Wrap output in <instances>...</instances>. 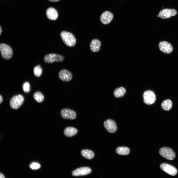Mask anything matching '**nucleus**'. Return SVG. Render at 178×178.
I'll use <instances>...</instances> for the list:
<instances>
[{
    "label": "nucleus",
    "instance_id": "nucleus-5",
    "mask_svg": "<svg viewBox=\"0 0 178 178\" xmlns=\"http://www.w3.org/2000/svg\"><path fill=\"white\" fill-rule=\"evenodd\" d=\"M24 101L23 96L21 94L16 95L13 97L10 101V106L13 109L18 108L23 104Z\"/></svg>",
    "mask_w": 178,
    "mask_h": 178
},
{
    "label": "nucleus",
    "instance_id": "nucleus-28",
    "mask_svg": "<svg viewBox=\"0 0 178 178\" xmlns=\"http://www.w3.org/2000/svg\"><path fill=\"white\" fill-rule=\"evenodd\" d=\"M0 178H5V177L4 175L0 173Z\"/></svg>",
    "mask_w": 178,
    "mask_h": 178
},
{
    "label": "nucleus",
    "instance_id": "nucleus-13",
    "mask_svg": "<svg viewBox=\"0 0 178 178\" xmlns=\"http://www.w3.org/2000/svg\"><path fill=\"white\" fill-rule=\"evenodd\" d=\"M58 75L60 79L64 82H68L70 81L72 78V75L71 72L66 69H63L61 70Z\"/></svg>",
    "mask_w": 178,
    "mask_h": 178
},
{
    "label": "nucleus",
    "instance_id": "nucleus-6",
    "mask_svg": "<svg viewBox=\"0 0 178 178\" xmlns=\"http://www.w3.org/2000/svg\"><path fill=\"white\" fill-rule=\"evenodd\" d=\"M159 153L161 156L168 160H173L175 157V152L169 148L164 147L161 148L160 150Z\"/></svg>",
    "mask_w": 178,
    "mask_h": 178
},
{
    "label": "nucleus",
    "instance_id": "nucleus-14",
    "mask_svg": "<svg viewBox=\"0 0 178 178\" xmlns=\"http://www.w3.org/2000/svg\"><path fill=\"white\" fill-rule=\"evenodd\" d=\"M113 17V14L111 12L106 11L101 15L100 21L103 24H106L110 23Z\"/></svg>",
    "mask_w": 178,
    "mask_h": 178
},
{
    "label": "nucleus",
    "instance_id": "nucleus-19",
    "mask_svg": "<svg viewBox=\"0 0 178 178\" xmlns=\"http://www.w3.org/2000/svg\"><path fill=\"white\" fill-rule=\"evenodd\" d=\"M81 154L83 157L88 159L93 158L94 156V154L92 151L87 149L82 150Z\"/></svg>",
    "mask_w": 178,
    "mask_h": 178
},
{
    "label": "nucleus",
    "instance_id": "nucleus-22",
    "mask_svg": "<svg viewBox=\"0 0 178 178\" xmlns=\"http://www.w3.org/2000/svg\"><path fill=\"white\" fill-rule=\"evenodd\" d=\"M33 97L35 100L39 103L42 102L44 99V97L43 94L40 92L38 91L35 93Z\"/></svg>",
    "mask_w": 178,
    "mask_h": 178
},
{
    "label": "nucleus",
    "instance_id": "nucleus-27",
    "mask_svg": "<svg viewBox=\"0 0 178 178\" xmlns=\"http://www.w3.org/2000/svg\"><path fill=\"white\" fill-rule=\"evenodd\" d=\"M49 1L52 2H56L59 1L60 0H48Z\"/></svg>",
    "mask_w": 178,
    "mask_h": 178
},
{
    "label": "nucleus",
    "instance_id": "nucleus-10",
    "mask_svg": "<svg viewBox=\"0 0 178 178\" xmlns=\"http://www.w3.org/2000/svg\"><path fill=\"white\" fill-rule=\"evenodd\" d=\"M104 126L106 130L110 133H115L117 130L116 123L113 120L111 119H108L105 121Z\"/></svg>",
    "mask_w": 178,
    "mask_h": 178
},
{
    "label": "nucleus",
    "instance_id": "nucleus-29",
    "mask_svg": "<svg viewBox=\"0 0 178 178\" xmlns=\"http://www.w3.org/2000/svg\"><path fill=\"white\" fill-rule=\"evenodd\" d=\"M0 35L1 34V32H2V30L1 28V26H0Z\"/></svg>",
    "mask_w": 178,
    "mask_h": 178
},
{
    "label": "nucleus",
    "instance_id": "nucleus-21",
    "mask_svg": "<svg viewBox=\"0 0 178 178\" xmlns=\"http://www.w3.org/2000/svg\"><path fill=\"white\" fill-rule=\"evenodd\" d=\"M130 152L129 148L126 147H119L116 149V153L121 155H128L129 154Z\"/></svg>",
    "mask_w": 178,
    "mask_h": 178
},
{
    "label": "nucleus",
    "instance_id": "nucleus-9",
    "mask_svg": "<svg viewBox=\"0 0 178 178\" xmlns=\"http://www.w3.org/2000/svg\"><path fill=\"white\" fill-rule=\"evenodd\" d=\"M160 167L162 170L171 176L175 175L178 172L177 170L174 167L167 163L162 164Z\"/></svg>",
    "mask_w": 178,
    "mask_h": 178
},
{
    "label": "nucleus",
    "instance_id": "nucleus-3",
    "mask_svg": "<svg viewBox=\"0 0 178 178\" xmlns=\"http://www.w3.org/2000/svg\"><path fill=\"white\" fill-rule=\"evenodd\" d=\"M143 102L147 105H151L154 103L156 100V96L152 91L148 90L145 91L143 94Z\"/></svg>",
    "mask_w": 178,
    "mask_h": 178
},
{
    "label": "nucleus",
    "instance_id": "nucleus-12",
    "mask_svg": "<svg viewBox=\"0 0 178 178\" xmlns=\"http://www.w3.org/2000/svg\"><path fill=\"white\" fill-rule=\"evenodd\" d=\"M91 172V170L90 168L88 167H82L74 171L72 175L74 176H85L90 174Z\"/></svg>",
    "mask_w": 178,
    "mask_h": 178
},
{
    "label": "nucleus",
    "instance_id": "nucleus-1",
    "mask_svg": "<svg viewBox=\"0 0 178 178\" xmlns=\"http://www.w3.org/2000/svg\"><path fill=\"white\" fill-rule=\"evenodd\" d=\"M60 36L64 43L69 47L74 46L76 43V39L74 36L71 33L66 31L62 32Z\"/></svg>",
    "mask_w": 178,
    "mask_h": 178
},
{
    "label": "nucleus",
    "instance_id": "nucleus-16",
    "mask_svg": "<svg viewBox=\"0 0 178 178\" xmlns=\"http://www.w3.org/2000/svg\"><path fill=\"white\" fill-rule=\"evenodd\" d=\"M101 45V42L99 40L97 39H93L90 44V49L93 52H97L99 50Z\"/></svg>",
    "mask_w": 178,
    "mask_h": 178
},
{
    "label": "nucleus",
    "instance_id": "nucleus-17",
    "mask_svg": "<svg viewBox=\"0 0 178 178\" xmlns=\"http://www.w3.org/2000/svg\"><path fill=\"white\" fill-rule=\"evenodd\" d=\"M77 132V130L75 128L68 127L64 129V134L67 136L71 137L76 134Z\"/></svg>",
    "mask_w": 178,
    "mask_h": 178
},
{
    "label": "nucleus",
    "instance_id": "nucleus-20",
    "mask_svg": "<svg viewBox=\"0 0 178 178\" xmlns=\"http://www.w3.org/2000/svg\"><path fill=\"white\" fill-rule=\"evenodd\" d=\"M126 92V90L124 88L121 87L116 89L113 92L114 96L116 98L123 96Z\"/></svg>",
    "mask_w": 178,
    "mask_h": 178
},
{
    "label": "nucleus",
    "instance_id": "nucleus-8",
    "mask_svg": "<svg viewBox=\"0 0 178 178\" xmlns=\"http://www.w3.org/2000/svg\"><path fill=\"white\" fill-rule=\"evenodd\" d=\"M177 13L176 10L175 9H164L159 12L157 17L163 19H167L175 16Z\"/></svg>",
    "mask_w": 178,
    "mask_h": 178
},
{
    "label": "nucleus",
    "instance_id": "nucleus-15",
    "mask_svg": "<svg viewBox=\"0 0 178 178\" xmlns=\"http://www.w3.org/2000/svg\"><path fill=\"white\" fill-rule=\"evenodd\" d=\"M46 14L47 17L50 20H55L58 18V15L57 11L52 7L48 8L47 10Z\"/></svg>",
    "mask_w": 178,
    "mask_h": 178
},
{
    "label": "nucleus",
    "instance_id": "nucleus-25",
    "mask_svg": "<svg viewBox=\"0 0 178 178\" xmlns=\"http://www.w3.org/2000/svg\"><path fill=\"white\" fill-rule=\"evenodd\" d=\"M30 167L33 170L37 169L39 168L41 165L39 164L37 162H34L30 165Z\"/></svg>",
    "mask_w": 178,
    "mask_h": 178
},
{
    "label": "nucleus",
    "instance_id": "nucleus-11",
    "mask_svg": "<svg viewBox=\"0 0 178 178\" xmlns=\"http://www.w3.org/2000/svg\"><path fill=\"white\" fill-rule=\"evenodd\" d=\"M158 47L161 51L166 54L170 53L173 50V47L172 45L165 41L160 42L158 44Z\"/></svg>",
    "mask_w": 178,
    "mask_h": 178
},
{
    "label": "nucleus",
    "instance_id": "nucleus-26",
    "mask_svg": "<svg viewBox=\"0 0 178 178\" xmlns=\"http://www.w3.org/2000/svg\"><path fill=\"white\" fill-rule=\"evenodd\" d=\"M3 101L1 95H0V103H1Z\"/></svg>",
    "mask_w": 178,
    "mask_h": 178
},
{
    "label": "nucleus",
    "instance_id": "nucleus-24",
    "mask_svg": "<svg viewBox=\"0 0 178 178\" xmlns=\"http://www.w3.org/2000/svg\"><path fill=\"white\" fill-rule=\"evenodd\" d=\"M22 89L24 92H29L30 90V85L29 83L27 82L24 83L23 85Z\"/></svg>",
    "mask_w": 178,
    "mask_h": 178
},
{
    "label": "nucleus",
    "instance_id": "nucleus-23",
    "mask_svg": "<svg viewBox=\"0 0 178 178\" xmlns=\"http://www.w3.org/2000/svg\"><path fill=\"white\" fill-rule=\"evenodd\" d=\"M42 72V69L39 65L35 67L33 69V72L35 75L37 77L41 76Z\"/></svg>",
    "mask_w": 178,
    "mask_h": 178
},
{
    "label": "nucleus",
    "instance_id": "nucleus-18",
    "mask_svg": "<svg viewBox=\"0 0 178 178\" xmlns=\"http://www.w3.org/2000/svg\"><path fill=\"white\" fill-rule=\"evenodd\" d=\"M172 102L169 99H166L163 101L161 105V108L165 111H169L172 108Z\"/></svg>",
    "mask_w": 178,
    "mask_h": 178
},
{
    "label": "nucleus",
    "instance_id": "nucleus-2",
    "mask_svg": "<svg viewBox=\"0 0 178 178\" xmlns=\"http://www.w3.org/2000/svg\"><path fill=\"white\" fill-rule=\"evenodd\" d=\"M0 50L1 56L4 59L9 60L12 57L13 54V51L9 45L5 44H0Z\"/></svg>",
    "mask_w": 178,
    "mask_h": 178
},
{
    "label": "nucleus",
    "instance_id": "nucleus-4",
    "mask_svg": "<svg viewBox=\"0 0 178 178\" xmlns=\"http://www.w3.org/2000/svg\"><path fill=\"white\" fill-rule=\"evenodd\" d=\"M64 57L62 55L55 53H51L45 55L44 60L46 63H51L54 62H60L63 61Z\"/></svg>",
    "mask_w": 178,
    "mask_h": 178
},
{
    "label": "nucleus",
    "instance_id": "nucleus-7",
    "mask_svg": "<svg viewBox=\"0 0 178 178\" xmlns=\"http://www.w3.org/2000/svg\"><path fill=\"white\" fill-rule=\"evenodd\" d=\"M62 117L65 119L73 120L76 118V113L74 111L68 108H64L60 111Z\"/></svg>",
    "mask_w": 178,
    "mask_h": 178
}]
</instances>
